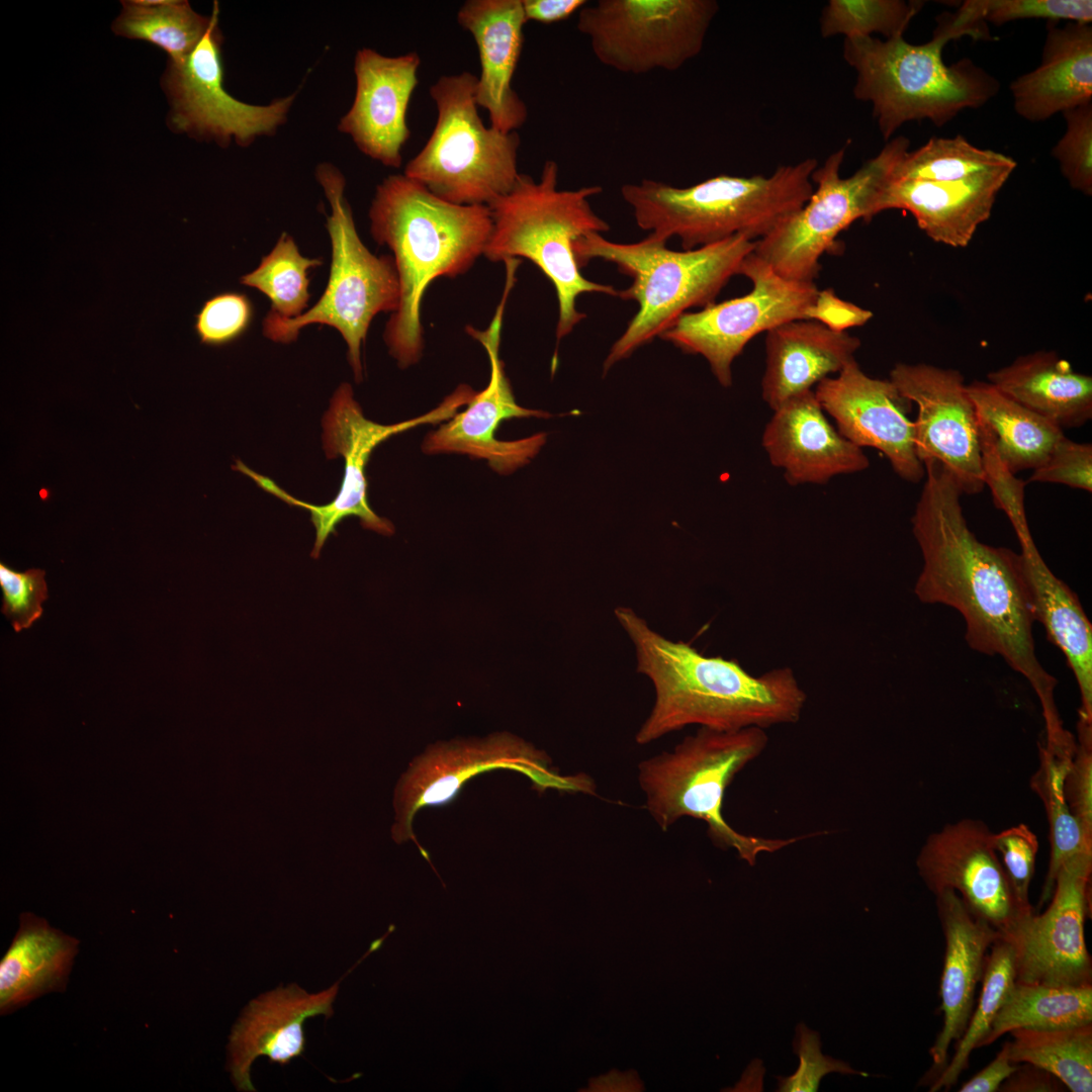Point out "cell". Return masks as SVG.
<instances>
[{
  "label": "cell",
  "mask_w": 1092,
  "mask_h": 1092,
  "mask_svg": "<svg viewBox=\"0 0 1092 1092\" xmlns=\"http://www.w3.org/2000/svg\"><path fill=\"white\" fill-rule=\"evenodd\" d=\"M925 481L911 518L922 555L914 593L925 604L956 609L975 651L999 655L1037 695L1048 737L1065 732L1054 691L1057 680L1036 657L1035 623L1019 553L979 541L963 514V494L934 460L923 463Z\"/></svg>",
  "instance_id": "obj_1"
},
{
  "label": "cell",
  "mask_w": 1092,
  "mask_h": 1092,
  "mask_svg": "<svg viewBox=\"0 0 1092 1092\" xmlns=\"http://www.w3.org/2000/svg\"><path fill=\"white\" fill-rule=\"evenodd\" d=\"M614 613L633 643L637 671L650 679L655 693L635 735L638 744L691 725L736 731L800 719L807 697L790 667L755 676L736 660L706 656L689 643L662 636L629 607L619 606Z\"/></svg>",
  "instance_id": "obj_2"
},
{
  "label": "cell",
  "mask_w": 1092,
  "mask_h": 1092,
  "mask_svg": "<svg viewBox=\"0 0 1092 1092\" xmlns=\"http://www.w3.org/2000/svg\"><path fill=\"white\" fill-rule=\"evenodd\" d=\"M368 215L373 240L390 249L397 269L399 305L385 325L383 339L405 369L423 353L425 291L439 277L466 273L483 256L492 226L490 210L487 205L445 201L397 174L377 185Z\"/></svg>",
  "instance_id": "obj_3"
},
{
  "label": "cell",
  "mask_w": 1092,
  "mask_h": 1092,
  "mask_svg": "<svg viewBox=\"0 0 1092 1092\" xmlns=\"http://www.w3.org/2000/svg\"><path fill=\"white\" fill-rule=\"evenodd\" d=\"M964 35L990 38L985 23H974L959 11L941 14L932 38L921 44L903 35L844 38L843 58L856 73L853 95L872 103L886 142L907 121L929 119L940 127L996 95L998 81L971 60L944 64V46Z\"/></svg>",
  "instance_id": "obj_4"
},
{
  "label": "cell",
  "mask_w": 1092,
  "mask_h": 1092,
  "mask_svg": "<svg viewBox=\"0 0 1092 1092\" xmlns=\"http://www.w3.org/2000/svg\"><path fill=\"white\" fill-rule=\"evenodd\" d=\"M816 159L776 169L768 177L718 175L689 187L643 179L621 187L637 225L693 250L743 235L757 241L801 208L814 191Z\"/></svg>",
  "instance_id": "obj_5"
},
{
  "label": "cell",
  "mask_w": 1092,
  "mask_h": 1092,
  "mask_svg": "<svg viewBox=\"0 0 1092 1092\" xmlns=\"http://www.w3.org/2000/svg\"><path fill=\"white\" fill-rule=\"evenodd\" d=\"M558 177L559 166L552 160L544 163L538 180L520 173L511 191L487 205L492 226L483 252L491 262L526 258L552 282L558 302L557 346L585 317L576 307L581 294L619 297L614 286L583 277L574 255L580 237L610 230L589 202L602 187L559 189Z\"/></svg>",
  "instance_id": "obj_6"
},
{
  "label": "cell",
  "mask_w": 1092,
  "mask_h": 1092,
  "mask_svg": "<svg viewBox=\"0 0 1092 1092\" xmlns=\"http://www.w3.org/2000/svg\"><path fill=\"white\" fill-rule=\"evenodd\" d=\"M667 241L649 234L635 243H616L600 233H588L574 243L580 268L593 259L617 266L632 278L619 297L634 300L638 310L613 344L604 362L606 373L617 362L660 337L692 307H705L734 276L755 245L743 235L693 250L673 251Z\"/></svg>",
  "instance_id": "obj_7"
},
{
  "label": "cell",
  "mask_w": 1092,
  "mask_h": 1092,
  "mask_svg": "<svg viewBox=\"0 0 1092 1092\" xmlns=\"http://www.w3.org/2000/svg\"><path fill=\"white\" fill-rule=\"evenodd\" d=\"M763 728L719 731L700 727L675 745L642 760L638 782L645 806L662 830L689 816L707 823L708 835L721 848H733L754 866L761 852L778 851L804 836L788 839L742 834L723 817L726 789L735 776L766 747Z\"/></svg>",
  "instance_id": "obj_8"
},
{
  "label": "cell",
  "mask_w": 1092,
  "mask_h": 1092,
  "mask_svg": "<svg viewBox=\"0 0 1092 1092\" xmlns=\"http://www.w3.org/2000/svg\"><path fill=\"white\" fill-rule=\"evenodd\" d=\"M315 177L331 205L327 230L332 245V263L327 287L321 298L303 314L282 318L268 312L263 320L264 336L276 343L294 342L301 329L325 325L337 330L348 347V360L355 380L363 378L361 347L375 315L393 313L400 299L397 269L392 256H376L363 244L345 196L346 180L330 163L317 166Z\"/></svg>",
  "instance_id": "obj_9"
},
{
  "label": "cell",
  "mask_w": 1092,
  "mask_h": 1092,
  "mask_svg": "<svg viewBox=\"0 0 1092 1092\" xmlns=\"http://www.w3.org/2000/svg\"><path fill=\"white\" fill-rule=\"evenodd\" d=\"M477 77L441 76L429 90L437 109L434 129L403 174L437 197L458 205H488L519 176L517 131L486 126L475 101Z\"/></svg>",
  "instance_id": "obj_10"
},
{
  "label": "cell",
  "mask_w": 1092,
  "mask_h": 1092,
  "mask_svg": "<svg viewBox=\"0 0 1092 1092\" xmlns=\"http://www.w3.org/2000/svg\"><path fill=\"white\" fill-rule=\"evenodd\" d=\"M910 142L897 136L854 174L840 176L845 146L827 157L812 173L817 185L808 201L755 241L753 253L781 277L814 282L821 256L840 232L857 219L871 220L879 213L878 202L894 179L897 166L909 152Z\"/></svg>",
  "instance_id": "obj_11"
},
{
  "label": "cell",
  "mask_w": 1092,
  "mask_h": 1092,
  "mask_svg": "<svg viewBox=\"0 0 1092 1092\" xmlns=\"http://www.w3.org/2000/svg\"><path fill=\"white\" fill-rule=\"evenodd\" d=\"M550 764L551 759L544 751L506 732L482 739H456L429 745L411 761L396 784L392 838L396 843L413 840L434 869L428 851L415 837L416 814L426 807L451 803L470 779L492 769L520 771L540 791L553 788L596 794V785L589 777L560 776Z\"/></svg>",
  "instance_id": "obj_12"
},
{
  "label": "cell",
  "mask_w": 1092,
  "mask_h": 1092,
  "mask_svg": "<svg viewBox=\"0 0 1092 1092\" xmlns=\"http://www.w3.org/2000/svg\"><path fill=\"white\" fill-rule=\"evenodd\" d=\"M718 10L714 0H599L578 11L576 27L606 67L673 72L701 53Z\"/></svg>",
  "instance_id": "obj_13"
},
{
  "label": "cell",
  "mask_w": 1092,
  "mask_h": 1092,
  "mask_svg": "<svg viewBox=\"0 0 1092 1092\" xmlns=\"http://www.w3.org/2000/svg\"><path fill=\"white\" fill-rule=\"evenodd\" d=\"M468 385H459L442 403L426 415L393 425H381L367 420L354 398L349 383H342L331 398L323 418V446L330 459L342 456L345 461L344 475L337 496L326 505H311L299 500L280 488L273 480L263 476L242 461L237 460L235 470L252 478L261 488L291 506L303 508L310 514L315 528V541L311 557L317 558L327 539L336 534V526L346 518L357 517L361 525L379 534L391 535L393 525L377 516L367 502L365 469L372 451L391 436L418 425L438 423L454 417L458 410L468 404L475 395Z\"/></svg>",
  "instance_id": "obj_14"
},
{
  "label": "cell",
  "mask_w": 1092,
  "mask_h": 1092,
  "mask_svg": "<svg viewBox=\"0 0 1092 1092\" xmlns=\"http://www.w3.org/2000/svg\"><path fill=\"white\" fill-rule=\"evenodd\" d=\"M739 274L752 283L747 294L686 312L660 336L687 354L703 356L724 387L731 386L732 363L747 343L783 324L808 320L819 292L814 282L781 277L753 251Z\"/></svg>",
  "instance_id": "obj_15"
},
{
  "label": "cell",
  "mask_w": 1092,
  "mask_h": 1092,
  "mask_svg": "<svg viewBox=\"0 0 1092 1092\" xmlns=\"http://www.w3.org/2000/svg\"><path fill=\"white\" fill-rule=\"evenodd\" d=\"M213 21L194 51L180 64L168 62L162 87L170 104L169 126L197 140L221 147L232 141L247 147L271 135L286 121L295 94L268 105H252L230 95L223 87L221 33Z\"/></svg>",
  "instance_id": "obj_16"
},
{
  "label": "cell",
  "mask_w": 1092,
  "mask_h": 1092,
  "mask_svg": "<svg viewBox=\"0 0 1092 1092\" xmlns=\"http://www.w3.org/2000/svg\"><path fill=\"white\" fill-rule=\"evenodd\" d=\"M917 405L915 452L923 464L934 460L963 494L985 487L980 423L960 371L929 364L898 363L889 378Z\"/></svg>",
  "instance_id": "obj_17"
},
{
  "label": "cell",
  "mask_w": 1092,
  "mask_h": 1092,
  "mask_svg": "<svg viewBox=\"0 0 1092 1092\" xmlns=\"http://www.w3.org/2000/svg\"><path fill=\"white\" fill-rule=\"evenodd\" d=\"M517 268L506 267V283L502 299L489 326L477 330L466 326V333L486 350L490 362L487 386L476 392L468 407L425 438L422 450L426 454L458 453L484 459L496 472L507 475L529 463L546 443V434L539 433L516 441H500L495 431L505 420L513 418H550L547 412L519 405L499 359V344L505 307L517 281Z\"/></svg>",
  "instance_id": "obj_18"
},
{
  "label": "cell",
  "mask_w": 1092,
  "mask_h": 1092,
  "mask_svg": "<svg viewBox=\"0 0 1092 1092\" xmlns=\"http://www.w3.org/2000/svg\"><path fill=\"white\" fill-rule=\"evenodd\" d=\"M992 831L979 819L965 818L928 835L916 868L936 895L954 891L967 908L1007 938L1034 913L1016 896L991 843Z\"/></svg>",
  "instance_id": "obj_19"
},
{
  "label": "cell",
  "mask_w": 1092,
  "mask_h": 1092,
  "mask_svg": "<svg viewBox=\"0 0 1092 1092\" xmlns=\"http://www.w3.org/2000/svg\"><path fill=\"white\" fill-rule=\"evenodd\" d=\"M1092 850L1059 870L1048 908L1033 913L1007 938L1014 949L1016 982L1055 986L1092 984L1084 923L1090 909Z\"/></svg>",
  "instance_id": "obj_20"
},
{
  "label": "cell",
  "mask_w": 1092,
  "mask_h": 1092,
  "mask_svg": "<svg viewBox=\"0 0 1092 1092\" xmlns=\"http://www.w3.org/2000/svg\"><path fill=\"white\" fill-rule=\"evenodd\" d=\"M814 392L842 437L861 449L882 452L906 481L916 483L924 477L914 447V423L908 416L911 401L890 379L867 375L853 359L835 377L821 380Z\"/></svg>",
  "instance_id": "obj_21"
},
{
  "label": "cell",
  "mask_w": 1092,
  "mask_h": 1092,
  "mask_svg": "<svg viewBox=\"0 0 1092 1092\" xmlns=\"http://www.w3.org/2000/svg\"><path fill=\"white\" fill-rule=\"evenodd\" d=\"M420 65L416 52L385 57L362 49L355 56V97L338 128L360 152L386 167L401 165V150L411 135L406 111Z\"/></svg>",
  "instance_id": "obj_22"
},
{
  "label": "cell",
  "mask_w": 1092,
  "mask_h": 1092,
  "mask_svg": "<svg viewBox=\"0 0 1092 1092\" xmlns=\"http://www.w3.org/2000/svg\"><path fill=\"white\" fill-rule=\"evenodd\" d=\"M772 411L761 445L789 484H825L870 466L862 449L830 424L814 390L796 394Z\"/></svg>",
  "instance_id": "obj_23"
},
{
  "label": "cell",
  "mask_w": 1092,
  "mask_h": 1092,
  "mask_svg": "<svg viewBox=\"0 0 1092 1092\" xmlns=\"http://www.w3.org/2000/svg\"><path fill=\"white\" fill-rule=\"evenodd\" d=\"M935 896V905L945 940L940 979L942 1027L929 1049L932 1064L920 1085H930L948 1062L951 1044L962 1037L974 1006L988 950L1000 937L988 922L975 916L952 890Z\"/></svg>",
  "instance_id": "obj_24"
},
{
  "label": "cell",
  "mask_w": 1092,
  "mask_h": 1092,
  "mask_svg": "<svg viewBox=\"0 0 1092 1092\" xmlns=\"http://www.w3.org/2000/svg\"><path fill=\"white\" fill-rule=\"evenodd\" d=\"M339 983L315 994L291 984L249 1002L232 1028L228 1045V1067L238 1090H256L250 1071L257 1058L264 1056L285 1065L303 1054V1023L310 1017L333 1015Z\"/></svg>",
  "instance_id": "obj_25"
},
{
  "label": "cell",
  "mask_w": 1092,
  "mask_h": 1092,
  "mask_svg": "<svg viewBox=\"0 0 1092 1092\" xmlns=\"http://www.w3.org/2000/svg\"><path fill=\"white\" fill-rule=\"evenodd\" d=\"M457 21L478 50L476 104L488 112L490 126L517 131L528 117L525 102L512 87L527 22L522 0H468L458 10Z\"/></svg>",
  "instance_id": "obj_26"
},
{
  "label": "cell",
  "mask_w": 1092,
  "mask_h": 1092,
  "mask_svg": "<svg viewBox=\"0 0 1092 1092\" xmlns=\"http://www.w3.org/2000/svg\"><path fill=\"white\" fill-rule=\"evenodd\" d=\"M1016 162L954 181L892 180L884 189L879 213L909 211L934 242L965 248L992 212L997 194Z\"/></svg>",
  "instance_id": "obj_27"
},
{
  "label": "cell",
  "mask_w": 1092,
  "mask_h": 1092,
  "mask_svg": "<svg viewBox=\"0 0 1092 1092\" xmlns=\"http://www.w3.org/2000/svg\"><path fill=\"white\" fill-rule=\"evenodd\" d=\"M1015 112L1042 121L1092 102V26L1048 21L1040 65L1010 86Z\"/></svg>",
  "instance_id": "obj_28"
},
{
  "label": "cell",
  "mask_w": 1092,
  "mask_h": 1092,
  "mask_svg": "<svg viewBox=\"0 0 1092 1092\" xmlns=\"http://www.w3.org/2000/svg\"><path fill=\"white\" fill-rule=\"evenodd\" d=\"M858 338L810 320L783 324L766 333L761 396L775 410L792 396L811 390L855 359Z\"/></svg>",
  "instance_id": "obj_29"
},
{
  "label": "cell",
  "mask_w": 1092,
  "mask_h": 1092,
  "mask_svg": "<svg viewBox=\"0 0 1092 1092\" xmlns=\"http://www.w3.org/2000/svg\"><path fill=\"white\" fill-rule=\"evenodd\" d=\"M1016 536L1035 622L1066 656L1080 692L1079 718L1092 722V625L1074 592L1044 563L1030 531Z\"/></svg>",
  "instance_id": "obj_30"
},
{
  "label": "cell",
  "mask_w": 1092,
  "mask_h": 1092,
  "mask_svg": "<svg viewBox=\"0 0 1092 1092\" xmlns=\"http://www.w3.org/2000/svg\"><path fill=\"white\" fill-rule=\"evenodd\" d=\"M79 940L32 913L19 927L0 962V1014L5 1016L68 983Z\"/></svg>",
  "instance_id": "obj_31"
},
{
  "label": "cell",
  "mask_w": 1092,
  "mask_h": 1092,
  "mask_svg": "<svg viewBox=\"0 0 1092 1092\" xmlns=\"http://www.w3.org/2000/svg\"><path fill=\"white\" fill-rule=\"evenodd\" d=\"M989 383L1062 430L1080 428L1092 418V377L1076 372L1054 352L1018 357L991 371Z\"/></svg>",
  "instance_id": "obj_32"
},
{
  "label": "cell",
  "mask_w": 1092,
  "mask_h": 1092,
  "mask_svg": "<svg viewBox=\"0 0 1092 1092\" xmlns=\"http://www.w3.org/2000/svg\"><path fill=\"white\" fill-rule=\"evenodd\" d=\"M980 429L1013 474L1040 466L1064 432L1057 425L1009 398L989 382L967 385Z\"/></svg>",
  "instance_id": "obj_33"
},
{
  "label": "cell",
  "mask_w": 1092,
  "mask_h": 1092,
  "mask_svg": "<svg viewBox=\"0 0 1092 1092\" xmlns=\"http://www.w3.org/2000/svg\"><path fill=\"white\" fill-rule=\"evenodd\" d=\"M1092 1023V984L1055 986L1015 982L980 1048L1017 1028H1057Z\"/></svg>",
  "instance_id": "obj_34"
},
{
  "label": "cell",
  "mask_w": 1092,
  "mask_h": 1092,
  "mask_svg": "<svg viewBox=\"0 0 1092 1092\" xmlns=\"http://www.w3.org/2000/svg\"><path fill=\"white\" fill-rule=\"evenodd\" d=\"M1009 1058L1055 1075L1072 1092L1092 1090V1023L1057 1028H1017L1009 1032Z\"/></svg>",
  "instance_id": "obj_35"
},
{
  "label": "cell",
  "mask_w": 1092,
  "mask_h": 1092,
  "mask_svg": "<svg viewBox=\"0 0 1092 1092\" xmlns=\"http://www.w3.org/2000/svg\"><path fill=\"white\" fill-rule=\"evenodd\" d=\"M122 11L113 23L116 34L147 40L169 55V61L182 63L209 29L214 13L203 16L187 1H122Z\"/></svg>",
  "instance_id": "obj_36"
},
{
  "label": "cell",
  "mask_w": 1092,
  "mask_h": 1092,
  "mask_svg": "<svg viewBox=\"0 0 1092 1092\" xmlns=\"http://www.w3.org/2000/svg\"><path fill=\"white\" fill-rule=\"evenodd\" d=\"M1040 764L1030 786L1043 802L1049 823L1051 854L1039 905L1050 900L1061 867L1090 843L1071 812L1064 793V781L1074 752L1056 751L1040 745Z\"/></svg>",
  "instance_id": "obj_37"
},
{
  "label": "cell",
  "mask_w": 1092,
  "mask_h": 1092,
  "mask_svg": "<svg viewBox=\"0 0 1092 1092\" xmlns=\"http://www.w3.org/2000/svg\"><path fill=\"white\" fill-rule=\"evenodd\" d=\"M981 979L982 989L967 1027L954 1044L951 1059L940 1075L929 1085L931 1092L949 1090L968 1068L972 1052L979 1049L991 1024L1016 982L1015 954L1012 944L997 938L990 948Z\"/></svg>",
  "instance_id": "obj_38"
},
{
  "label": "cell",
  "mask_w": 1092,
  "mask_h": 1092,
  "mask_svg": "<svg viewBox=\"0 0 1092 1092\" xmlns=\"http://www.w3.org/2000/svg\"><path fill=\"white\" fill-rule=\"evenodd\" d=\"M322 264L321 259L301 255L293 238L282 233L271 252L255 270L243 275L240 282L265 294L271 302L270 312L282 318H295L308 306V270Z\"/></svg>",
  "instance_id": "obj_39"
},
{
  "label": "cell",
  "mask_w": 1092,
  "mask_h": 1092,
  "mask_svg": "<svg viewBox=\"0 0 1092 1092\" xmlns=\"http://www.w3.org/2000/svg\"><path fill=\"white\" fill-rule=\"evenodd\" d=\"M1014 162L992 150H982L963 135L931 138L909 151L897 166L893 180L954 181Z\"/></svg>",
  "instance_id": "obj_40"
},
{
  "label": "cell",
  "mask_w": 1092,
  "mask_h": 1092,
  "mask_svg": "<svg viewBox=\"0 0 1092 1092\" xmlns=\"http://www.w3.org/2000/svg\"><path fill=\"white\" fill-rule=\"evenodd\" d=\"M923 2L903 0H830L822 10L823 37L844 38L880 33L886 39L901 36Z\"/></svg>",
  "instance_id": "obj_41"
},
{
  "label": "cell",
  "mask_w": 1092,
  "mask_h": 1092,
  "mask_svg": "<svg viewBox=\"0 0 1092 1092\" xmlns=\"http://www.w3.org/2000/svg\"><path fill=\"white\" fill-rule=\"evenodd\" d=\"M974 20L995 25L1027 18L1091 23L1090 0H968L961 6Z\"/></svg>",
  "instance_id": "obj_42"
},
{
  "label": "cell",
  "mask_w": 1092,
  "mask_h": 1092,
  "mask_svg": "<svg viewBox=\"0 0 1092 1092\" xmlns=\"http://www.w3.org/2000/svg\"><path fill=\"white\" fill-rule=\"evenodd\" d=\"M1067 129L1052 150L1070 186L1092 193V102L1063 112Z\"/></svg>",
  "instance_id": "obj_43"
},
{
  "label": "cell",
  "mask_w": 1092,
  "mask_h": 1092,
  "mask_svg": "<svg viewBox=\"0 0 1092 1092\" xmlns=\"http://www.w3.org/2000/svg\"><path fill=\"white\" fill-rule=\"evenodd\" d=\"M252 315L253 307L247 295L223 292L202 304L195 315L194 330L201 344L223 346L246 332Z\"/></svg>",
  "instance_id": "obj_44"
},
{
  "label": "cell",
  "mask_w": 1092,
  "mask_h": 1092,
  "mask_svg": "<svg viewBox=\"0 0 1092 1092\" xmlns=\"http://www.w3.org/2000/svg\"><path fill=\"white\" fill-rule=\"evenodd\" d=\"M44 575L46 571L39 568L19 572L0 563L1 611L11 621L15 632L31 627L41 617V604L48 599Z\"/></svg>",
  "instance_id": "obj_45"
},
{
  "label": "cell",
  "mask_w": 1092,
  "mask_h": 1092,
  "mask_svg": "<svg viewBox=\"0 0 1092 1092\" xmlns=\"http://www.w3.org/2000/svg\"><path fill=\"white\" fill-rule=\"evenodd\" d=\"M819 1033L810 1030L804 1023L796 1027L793 1041L794 1053L800 1059L795 1074L789 1077H777V1090L780 1092H814L826 1074L836 1072L844 1075L856 1074L869 1076L853 1070L847 1063L824 1056L821 1053Z\"/></svg>",
  "instance_id": "obj_46"
},
{
  "label": "cell",
  "mask_w": 1092,
  "mask_h": 1092,
  "mask_svg": "<svg viewBox=\"0 0 1092 1092\" xmlns=\"http://www.w3.org/2000/svg\"><path fill=\"white\" fill-rule=\"evenodd\" d=\"M991 843L1017 898L1023 904L1031 905L1028 894L1038 851L1035 833L1026 824L1020 823L997 833L992 832Z\"/></svg>",
  "instance_id": "obj_47"
},
{
  "label": "cell",
  "mask_w": 1092,
  "mask_h": 1092,
  "mask_svg": "<svg viewBox=\"0 0 1092 1092\" xmlns=\"http://www.w3.org/2000/svg\"><path fill=\"white\" fill-rule=\"evenodd\" d=\"M1076 745L1064 781V793L1086 839L1092 843V722L1078 720Z\"/></svg>",
  "instance_id": "obj_48"
},
{
  "label": "cell",
  "mask_w": 1092,
  "mask_h": 1092,
  "mask_svg": "<svg viewBox=\"0 0 1092 1092\" xmlns=\"http://www.w3.org/2000/svg\"><path fill=\"white\" fill-rule=\"evenodd\" d=\"M1027 482L1060 483L1091 492L1092 445L1062 437Z\"/></svg>",
  "instance_id": "obj_49"
},
{
  "label": "cell",
  "mask_w": 1092,
  "mask_h": 1092,
  "mask_svg": "<svg viewBox=\"0 0 1092 1092\" xmlns=\"http://www.w3.org/2000/svg\"><path fill=\"white\" fill-rule=\"evenodd\" d=\"M872 316L871 310L839 298L834 290L829 288L819 290L808 320L818 322L832 331L845 332L848 328L867 324Z\"/></svg>",
  "instance_id": "obj_50"
},
{
  "label": "cell",
  "mask_w": 1092,
  "mask_h": 1092,
  "mask_svg": "<svg viewBox=\"0 0 1092 1092\" xmlns=\"http://www.w3.org/2000/svg\"><path fill=\"white\" fill-rule=\"evenodd\" d=\"M1066 1086L1052 1073L1028 1063L1018 1064L1016 1070L999 1088L1002 1092H1058Z\"/></svg>",
  "instance_id": "obj_51"
},
{
  "label": "cell",
  "mask_w": 1092,
  "mask_h": 1092,
  "mask_svg": "<svg viewBox=\"0 0 1092 1092\" xmlns=\"http://www.w3.org/2000/svg\"><path fill=\"white\" fill-rule=\"evenodd\" d=\"M1018 1064L1012 1063L1009 1058L1008 1042L1006 1041L994 1060L983 1070L965 1082L960 1092H995L999 1091L1002 1083L1016 1070Z\"/></svg>",
  "instance_id": "obj_52"
},
{
  "label": "cell",
  "mask_w": 1092,
  "mask_h": 1092,
  "mask_svg": "<svg viewBox=\"0 0 1092 1092\" xmlns=\"http://www.w3.org/2000/svg\"><path fill=\"white\" fill-rule=\"evenodd\" d=\"M586 3L584 0H522L526 20L545 24L567 19Z\"/></svg>",
  "instance_id": "obj_53"
}]
</instances>
